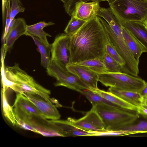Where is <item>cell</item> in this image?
<instances>
[{
	"label": "cell",
	"mask_w": 147,
	"mask_h": 147,
	"mask_svg": "<svg viewBox=\"0 0 147 147\" xmlns=\"http://www.w3.org/2000/svg\"><path fill=\"white\" fill-rule=\"evenodd\" d=\"M143 24L146 28L147 29V18L143 22Z\"/></svg>",
	"instance_id": "obj_35"
},
{
	"label": "cell",
	"mask_w": 147,
	"mask_h": 147,
	"mask_svg": "<svg viewBox=\"0 0 147 147\" xmlns=\"http://www.w3.org/2000/svg\"><path fill=\"white\" fill-rule=\"evenodd\" d=\"M67 120L76 127L88 131L99 132L105 130L102 119L93 107L83 117L78 119L68 117Z\"/></svg>",
	"instance_id": "obj_9"
},
{
	"label": "cell",
	"mask_w": 147,
	"mask_h": 147,
	"mask_svg": "<svg viewBox=\"0 0 147 147\" xmlns=\"http://www.w3.org/2000/svg\"><path fill=\"white\" fill-rule=\"evenodd\" d=\"M26 24L24 19L22 18L14 19L3 44L5 53L11 49L15 41L20 36L25 34Z\"/></svg>",
	"instance_id": "obj_14"
},
{
	"label": "cell",
	"mask_w": 147,
	"mask_h": 147,
	"mask_svg": "<svg viewBox=\"0 0 147 147\" xmlns=\"http://www.w3.org/2000/svg\"><path fill=\"white\" fill-rule=\"evenodd\" d=\"M91 90L120 107L131 110L137 111V108L136 107L110 92H107L98 88Z\"/></svg>",
	"instance_id": "obj_20"
},
{
	"label": "cell",
	"mask_w": 147,
	"mask_h": 147,
	"mask_svg": "<svg viewBox=\"0 0 147 147\" xmlns=\"http://www.w3.org/2000/svg\"><path fill=\"white\" fill-rule=\"evenodd\" d=\"M92 136H119L136 134L135 132L126 130H105L99 132L89 131Z\"/></svg>",
	"instance_id": "obj_28"
},
{
	"label": "cell",
	"mask_w": 147,
	"mask_h": 147,
	"mask_svg": "<svg viewBox=\"0 0 147 147\" xmlns=\"http://www.w3.org/2000/svg\"><path fill=\"white\" fill-rule=\"evenodd\" d=\"M121 26L125 28L135 37L145 48L147 52V29L143 23L127 22Z\"/></svg>",
	"instance_id": "obj_19"
},
{
	"label": "cell",
	"mask_w": 147,
	"mask_h": 147,
	"mask_svg": "<svg viewBox=\"0 0 147 147\" xmlns=\"http://www.w3.org/2000/svg\"><path fill=\"white\" fill-rule=\"evenodd\" d=\"M123 36L126 44L136 61L139 63L142 54L147 52L145 48L127 29L121 26Z\"/></svg>",
	"instance_id": "obj_15"
},
{
	"label": "cell",
	"mask_w": 147,
	"mask_h": 147,
	"mask_svg": "<svg viewBox=\"0 0 147 147\" xmlns=\"http://www.w3.org/2000/svg\"><path fill=\"white\" fill-rule=\"evenodd\" d=\"M136 111L139 114L147 117V107L142 105L137 108Z\"/></svg>",
	"instance_id": "obj_32"
},
{
	"label": "cell",
	"mask_w": 147,
	"mask_h": 147,
	"mask_svg": "<svg viewBox=\"0 0 147 147\" xmlns=\"http://www.w3.org/2000/svg\"><path fill=\"white\" fill-rule=\"evenodd\" d=\"M143 97L144 98L147 99V95Z\"/></svg>",
	"instance_id": "obj_37"
},
{
	"label": "cell",
	"mask_w": 147,
	"mask_h": 147,
	"mask_svg": "<svg viewBox=\"0 0 147 147\" xmlns=\"http://www.w3.org/2000/svg\"><path fill=\"white\" fill-rule=\"evenodd\" d=\"M52 120L61 136H92L89 131L76 127L67 120Z\"/></svg>",
	"instance_id": "obj_16"
},
{
	"label": "cell",
	"mask_w": 147,
	"mask_h": 147,
	"mask_svg": "<svg viewBox=\"0 0 147 147\" xmlns=\"http://www.w3.org/2000/svg\"><path fill=\"white\" fill-rule=\"evenodd\" d=\"M103 60L108 73L123 72V67L106 53Z\"/></svg>",
	"instance_id": "obj_25"
},
{
	"label": "cell",
	"mask_w": 147,
	"mask_h": 147,
	"mask_svg": "<svg viewBox=\"0 0 147 147\" xmlns=\"http://www.w3.org/2000/svg\"><path fill=\"white\" fill-rule=\"evenodd\" d=\"M105 49L106 53L121 65L123 68L125 65V61L109 40L106 45Z\"/></svg>",
	"instance_id": "obj_29"
},
{
	"label": "cell",
	"mask_w": 147,
	"mask_h": 147,
	"mask_svg": "<svg viewBox=\"0 0 147 147\" xmlns=\"http://www.w3.org/2000/svg\"><path fill=\"white\" fill-rule=\"evenodd\" d=\"M66 68L68 71L78 77L89 90L98 88V74L84 66L74 63L68 64Z\"/></svg>",
	"instance_id": "obj_12"
},
{
	"label": "cell",
	"mask_w": 147,
	"mask_h": 147,
	"mask_svg": "<svg viewBox=\"0 0 147 147\" xmlns=\"http://www.w3.org/2000/svg\"><path fill=\"white\" fill-rule=\"evenodd\" d=\"M13 107L16 119L27 116L42 117L35 105L24 94L16 95Z\"/></svg>",
	"instance_id": "obj_11"
},
{
	"label": "cell",
	"mask_w": 147,
	"mask_h": 147,
	"mask_svg": "<svg viewBox=\"0 0 147 147\" xmlns=\"http://www.w3.org/2000/svg\"><path fill=\"white\" fill-rule=\"evenodd\" d=\"M92 107L102 119L106 130H120L135 123L139 117L137 111L105 104L99 103Z\"/></svg>",
	"instance_id": "obj_3"
},
{
	"label": "cell",
	"mask_w": 147,
	"mask_h": 147,
	"mask_svg": "<svg viewBox=\"0 0 147 147\" xmlns=\"http://www.w3.org/2000/svg\"><path fill=\"white\" fill-rule=\"evenodd\" d=\"M114 0H69L66 3L64 4L63 7L66 11L68 13L71 14L73 13L75 4L80 1L84 2H90L97 1L99 2L103 1H107L108 3Z\"/></svg>",
	"instance_id": "obj_31"
},
{
	"label": "cell",
	"mask_w": 147,
	"mask_h": 147,
	"mask_svg": "<svg viewBox=\"0 0 147 147\" xmlns=\"http://www.w3.org/2000/svg\"><path fill=\"white\" fill-rule=\"evenodd\" d=\"M120 130H126L135 132L137 134L147 133V121H142L125 127Z\"/></svg>",
	"instance_id": "obj_30"
},
{
	"label": "cell",
	"mask_w": 147,
	"mask_h": 147,
	"mask_svg": "<svg viewBox=\"0 0 147 147\" xmlns=\"http://www.w3.org/2000/svg\"><path fill=\"white\" fill-rule=\"evenodd\" d=\"M23 94L35 105L43 118L53 120L60 119L59 111L50 100H46L37 94Z\"/></svg>",
	"instance_id": "obj_10"
},
{
	"label": "cell",
	"mask_w": 147,
	"mask_h": 147,
	"mask_svg": "<svg viewBox=\"0 0 147 147\" xmlns=\"http://www.w3.org/2000/svg\"><path fill=\"white\" fill-rule=\"evenodd\" d=\"M109 41L115 48L125 62L123 72L138 77L139 74L138 63L129 51L123 36L121 26L118 24L111 27L103 18L99 17Z\"/></svg>",
	"instance_id": "obj_5"
},
{
	"label": "cell",
	"mask_w": 147,
	"mask_h": 147,
	"mask_svg": "<svg viewBox=\"0 0 147 147\" xmlns=\"http://www.w3.org/2000/svg\"><path fill=\"white\" fill-rule=\"evenodd\" d=\"M6 91L2 89L1 105L3 114L5 118L13 125H17V121L13 106L9 104L6 95Z\"/></svg>",
	"instance_id": "obj_23"
},
{
	"label": "cell",
	"mask_w": 147,
	"mask_h": 147,
	"mask_svg": "<svg viewBox=\"0 0 147 147\" xmlns=\"http://www.w3.org/2000/svg\"><path fill=\"white\" fill-rule=\"evenodd\" d=\"M46 69L49 75L56 79L55 86H64L82 94L89 90L78 77L53 61L51 60Z\"/></svg>",
	"instance_id": "obj_7"
},
{
	"label": "cell",
	"mask_w": 147,
	"mask_h": 147,
	"mask_svg": "<svg viewBox=\"0 0 147 147\" xmlns=\"http://www.w3.org/2000/svg\"><path fill=\"white\" fill-rule=\"evenodd\" d=\"M98 81L106 87L139 92L146 82L141 78L123 72L98 74Z\"/></svg>",
	"instance_id": "obj_6"
},
{
	"label": "cell",
	"mask_w": 147,
	"mask_h": 147,
	"mask_svg": "<svg viewBox=\"0 0 147 147\" xmlns=\"http://www.w3.org/2000/svg\"><path fill=\"white\" fill-rule=\"evenodd\" d=\"M63 2L64 4L66 3L69 0H59Z\"/></svg>",
	"instance_id": "obj_36"
},
{
	"label": "cell",
	"mask_w": 147,
	"mask_h": 147,
	"mask_svg": "<svg viewBox=\"0 0 147 147\" xmlns=\"http://www.w3.org/2000/svg\"><path fill=\"white\" fill-rule=\"evenodd\" d=\"M70 39L69 35L65 33L61 34L56 37L51 44V60L65 69L69 63Z\"/></svg>",
	"instance_id": "obj_8"
},
{
	"label": "cell",
	"mask_w": 147,
	"mask_h": 147,
	"mask_svg": "<svg viewBox=\"0 0 147 147\" xmlns=\"http://www.w3.org/2000/svg\"><path fill=\"white\" fill-rule=\"evenodd\" d=\"M55 24L53 22H46L41 21L35 24L27 25L26 31L25 35L29 36L31 38H34L47 46L51 45L49 42L47 37H51L49 34L43 30L45 27Z\"/></svg>",
	"instance_id": "obj_17"
},
{
	"label": "cell",
	"mask_w": 147,
	"mask_h": 147,
	"mask_svg": "<svg viewBox=\"0 0 147 147\" xmlns=\"http://www.w3.org/2000/svg\"><path fill=\"white\" fill-rule=\"evenodd\" d=\"M74 64L84 66L98 74L108 73L103 59L95 58L89 59Z\"/></svg>",
	"instance_id": "obj_22"
},
{
	"label": "cell",
	"mask_w": 147,
	"mask_h": 147,
	"mask_svg": "<svg viewBox=\"0 0 147 147\" xmlns=\"http://www.w3.org/2000/svg\"><path fill=\"white\" fill-rule=\"evenodd\" d=\"M38 47V50L40 52L41 57V64L46 69L49 66L51 61V44L48 46L44 44L37 39L32 38Z\"/></svg>",
	"instance_id": "obj_24"
},
{
	"label": "cell",
	"mask_w": 147,
	"mask_h": 147,
	"mask_svg": "<svg viewBox=\"0 0 147 147\" xmlns=\"http://www.w3.org/2000/svg\"><path fill=\"white\" fill-rule=\"evenodd\" d=\"M109 4L121 25L127 22L143 23L147 18V0H114Z\"/></svg>",
	"instance_id": "obj_4"
},
{
	"label": "cell",
	"mask_w": 147,
	"mask_h": 147,
	"mask_svg": "<svg viewBox=\"0 0 147 147\" xmlns=\"http://www.w3.org/2000/svg\"><path fill=\"white\" fill-rule=\"evenodd\" d=\"M142 105L147 107V99L143 97Z\"/></svg>",
	"instance_id": "obj_34"
},
{
	"label": "cell",
	"mask_w": 147,
	"mask_h": 147,
	"mask_svg": "<svg viewBox=\"0 0 147 147\" xmlns=\"http://www.w3.org/2000/svg\"><path fill=\"white\" fill-rule=\"evenodd\" d=\"M139 92L143 97L147 95V82H146L144 87Z\"/></svg>",
	"instance_id": "obj_33"
},
{
	"label": "cell",
	"mask_w": 147,
	"mask_h": 147,
	"mask_svg": "<svg viewBox=\"0 0 147 147\" xmlns=\"http://www.w3.org/2000/svg\"><path fill=\"white\" fill-rule=\"evenodd\" d=\"M97 1L76 3L71 17H74L85 22L88 21L97 16L100 7Z\"/></svg>",
	"instance_id": "obj_13"
},
{
	"label": "cell",
	"mask_w": 147,
	"mask_h": 147,
	"mask_svg": "<svg viewBox=\"0 0 147 147\" xmlns=\"http://www.w3.org/2000/svg\"><path fill=\"white\" fill-rule=\"evenodd\" d=\"M3 7L7 9V18L12 20L20 13L24 12L25 8L23 6L21 0H3Z\"/></svg>",
	"instance_id": "obj_21"
},
{
	"label": "cell",
	"mask_w": 147,
	"mask_h": 147,
	"mask_svg": "<svg viewBox=\"0 0 147 147\" xmlns=\"http://www.w3.org/2000/svg\"><path fill=\"white\" fill-rule=\"evenodd\" d=\"M6 77L1 78L2 89H11L18 93L37 94L47 100H50V91L41 86L15 63L12 66L5 67Z\"/></svg>",
	"instance_id": "obj_2"
},
{
	"label": "cell",
	"mask_w": 147,
	"mask_h": 147,
	"mask_svg": "<svg viewBox=\"0 0 147 147\" xmlns=\"http://www.w3.org/2000/svg\"><path fill=\"white\" fill-rule=\"evenodd\" d=\"M82 94L86 97L92 106L98 103H102L120 107L91 90H86Z\"/></svg>",
	"instance_id": "obj_26"
},
{
	"label": "cell",
	"mask_w": 147,
	"mask_h": 147,
	"mask_svg": "<svg viewBox=\"0 0 147 147\" xmlns=\"http://www.w3.org/2000/svg\"><path fill=\"white\" fill-rule=\"evenodd\" d=\"M110 92L137 108L142 105L143 97L139 92L110 87Z\"/></svg>",
	"instance_id": "obj_18"
},
{
	"label": "cell",
	"mask_w": 147,
	"mask_h": 147,
	"mask_svg": "<svg viewBox=\"0 0 147 147\" xmlns=\"http://www.w3.org/2000/svg\"><path fill=\"white\" fill-rule=\"evenodd\" d=\"M69 36V63L103 58L109 39L98 16L86 22L76 32Z\"/></svg>",
	"instance_id": "obj_1"
},
{
	"label": "cell",
	"mask_w": 147,
	"mask_h": 147,
	"mask_svg": "<svg viewBox=\"0 0 147 147\" xmlns=\"http://www.w3.org/2000/svg\"><path fill=\"white\" fill-rule=\"evenodd\" d=\"M86 22L75 17H71L64 32L69 35H71L76 32Z\"/></svg>",
	"instance_id": "obj_27"
}]
</instances>
